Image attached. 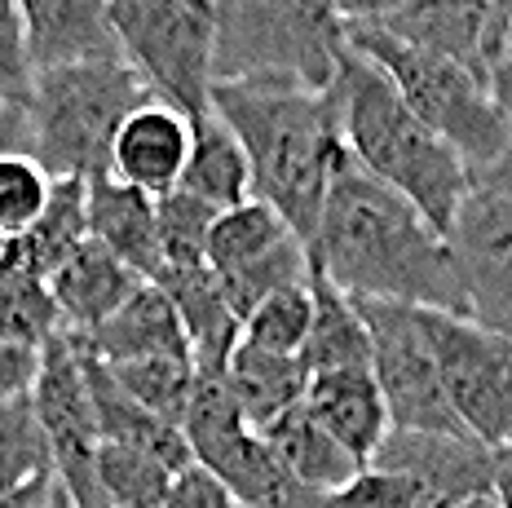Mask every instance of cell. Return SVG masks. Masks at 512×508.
Wrapping results in <instances>:
<instances>
[{
  "mask_svg": "<svg viewBox=\"0 0 512 508\" xmlns=\"http://www.w3.org/2000/svg\"><path fill=\"white\" fill-rule=\"evenodd\" d=\"M14 5L36 76L76 62L120 58L111 31V0H14Z\"/></svg>",
  "mask_w": 512,
  "mask_h": 508,
  "instance_id": "14",
  "label": "cell"
},
{
  "mask_svg": "<svg viewBox=\"0 0 512 508\" xmlns=\"http://www.w3.org/2000/svg\"><path fill=\"white\" fill-rule=\"evenodd\" d=\"M89 239H98L106 252H115L146 283H155L159 270H164L155 199L115 182L111 173L89 182Z\"/></svg>",
  "mask_w": 512,
  "mask_h": 508,
  "instance_id": "19",
  "label": "cell"
},
{
  "mask_svg": "<svg viewBox=\"0 0 512 508\" xmlns=\"http://www.w3.org/2000/svg\"><path fill=\"white\" fill-rule=\"evenodd\" d=\"M84 239H89V182H80V177H53L45 213L36 217V226L23 239H9V252H14L18 266L49 279Z\"/></svg>",
  "mask_w": 512,
  "mask_h": 508,
  "instance_id": "26",
  "label": "cell"
},
{
  "mask_svg": "<svg viewBox=\"0 0 512 508\" xmlns=\"http://www.w3.org/2000/svg\"><path fill=\"white\" fill-rule=\"evenodd\" d=\"M477 190H495V195H508L512 199V142L504 146V155H499L495 164L486 168L482 177H473Z\"/></svg>",
  "mask_w": 512,
  "mask_h": 508,
  "instance_id": "43",
  "label": "cell"
},
{
  "mask_svg": "<svg viewBox=\"0 0 512 508\" xmlns=\"http://www.w3.org/2000/svg\"><path fill=\"white\" fill-rule=\"evenodd\" d=\"M14 151L31 155L27 111H9V107H0V155H14Z\"/></svg>",
  "mask_w": 512,
  "mask_h": 508,
  "instance_id": "42",
  "label": "cell"
},
{
  "mask_svg": "<svg viewBox=\"0 0 512 508\" xmlns=\"http://www.w3.org/2000/svg\"><path fill=\"white\" fill-rule=\"evenodd\" d=\"M349 49L367 58L398 89L415 120L442 137L473 177H482L504 155V146L512 142V120L486 93L477 71L402 45V40L384 36L380 27H349Z\"/></svg>",
  "mask_w": 512,
  "mask_h": 508,
  "instance_id": "6",
  "label": "cell"
},
{
  "mask_svg": "<svg viewBox=\"0 0 512 508\" xmlns=\"http://www.w3.org/2000/svg\"><path fill=\"white\" fill-rule=\"evenodd\" d=\"M159 288L173 301L181 332H186L190 358H195L199 376H221L230 363V354L243 341V319L230 310L226 292H221L217 274L208 266L195 270H164L159 274Z\"/></svg>",
  "mask_w": 512,
  "mask_h": 508,
  "instance_id": "18",
  "label": "cell"
},
{
  "mask_svg": "<svg viewBox=\"0 0 512 508\" xmlns=\"http://www.w3.org/2000/svg\"><path fill=\"white\" fill-rule=\"evenodd\" d=\"M106 372L120 380V389L133 402H142L151 416L168 420L181 429V416L190 407V389H195V363L190 358H142V363H106Z\"/></svg>",
  "mask_w": 512,
  "mask_h": 508,
  "instance_id": "29",
  "label": "cell"
},
{
  "mask_svg": "<svg viewBox=\"0 0 512 508\" xmlns=\"http://www.w3.org/2000/svg\"><path fill=\"white\" fill-rule=\"evenodd\" d=\"M71 508H76V504H71Z\"/></svg>",
  "mask_w": 512,
  "mask_h": 508,
  "instance_id": "47",
  "label": "cell"
},
{
  "mask_svg": "<svg viewBox=\"0 0 512 508\" xmlns=\"http://www.w3.org/2000/svg\"><path fill=\"white\" fill-rule=\"evenodd\" d=\"M407 0H332V9L345 18L349 27H376L384 18H393Z\"/></svg>",
  "mask_w": 512,
  "mask_h": 508,
  "instance_id": "41",
  "label": "cell"
},
{
  "mask_svg": "<svg viewBox=\"0 0 512 508\" xmlns=\"http://www.w3.org/2000/svg\"><path fill=\"white\" fill-rule=\"evenodd\" d=\"M376 469L402 473L420 486L424 508H460L473 495L495 491L499 455L468 433H393L376 451Z\"/></svg>",
  "mask_w": 512,
  "mask_h": 508,
  "instance_id": "12",
  "label": "cell"
},
{
  "mask_svg": "<svg viewBox=\"0 0 512 508\" xmlns=\"http://www.w3.org/2000/svg\"><path fill=\"white\" fill-rule=\"evenodd\" d=\"M221 380H226V389H230L234 407H239V416L248 420L256 433L270 429L274 420H283L292 407H301L305 385H309L301 358L265 354V349H252L243 341L230 354Z\"/></svg>",
  "mask_w": 512,
  "mask_h": 508,
  "instance_id": "23",
  "label": "cell"
},
{
  "mask_svg": "<svg viewBox=\"0 0 512 508\" xmlns=\"http://www.w3.org/2000/svg\"><path fill=\"white\" fill-rule=\"evenodd\" d=\"M460 261L468 319L512 345V199L495 190H468L451 226Z\"/></svg>",
  "mask_w": 512,
  "mask_h": 508,
  "instance_id": "11",
  "label": "cell"
},
{
  "mask_svg": "<svg viewBox=\"0 0 512 508\" xmlns=\"http://www.w3.org/2000/svg\"><path fill=\"white\" fill-rule=\"evenodd\" d=\"M53 177L36 164V155H0V239H23L49 204Z\"/></svg>",
  "mask_w": 512,
  "mask_h": 508,
  "instance_id": "35",
  "label": "cell"
},
{
  "mask_svg": "<svg viewBox=\"0 0 512 508\" xmlns=\"http://www.w3.org/2000/svg\"><path fill=\"white\" fill-rule=\"evenodd\" d=\"M212 111L248 155L252 199L270 204L309 243L332 173L349 155L336 84L327 93L283 84H212Z\"/></svg>",
  "mask_w": 512,
  "mask_h": 508,
  "instance_id": "2",
  "label": "cell"
},
{
  "mask_svg": "<svg viewBox=\"0 0 512 508\" xmlns=\"http://www.w3.org/2000/svg\"><path fill=\"white\" fill-rule=\"evenodd\" d=\"M142 102L151 89L124 58L40 71L27 102L31 155L49 177H106L115 133Z\"/></svg>",
  "mask_w": 512,
  "mask_h": 508,
  "instance_id": "5",
  "label": "cell"
},
{
  "mask_svg": "<svg viewBox=\"0 0 512 508\" xmlns=\"http://www.w3.org/2000/svg\"><path fill=\"white\" fill-rule=\"evenodd\" d=\"M442 389L468 438L490 451L512 447V345L460 314L424 310Z\"/></svg>",
  "mask_w": 512,
  "mask_h": 508,
  "instance_id": "9",
  "label": "cell"
},
{
  "mask_svg": "<svg viewBox=\"0 0 512 508\" xmlns=\"http://www.w3.org/2000/svg\"><path fill=\"white\" fill-rule=\"evenodd\" d=\"M36 376H40V349L0 341V402L31 398Z\"/></svg>",
  "mask_w": 512,
  "mask_h": 508,
  "instance_id": "39",
  "label": "cell"
},
{
  "mask_svg": "<svg viewBox=\"0 0 512 508\" xmlns=\"http://www.w3.org/2000/svg\"><path fill=\"white\" fill-rule=\"evenodd\" d=\"M0 508H71V495L62 491V482L53 473H40V478L0 495Z\"/></svg>",
  "mask_w": 512,
  "mask_h": 508,
  "instance_id": "40",
  "label": "cell"
},
{
  "mask_svg": "<svg viewBox=\"0 0 512 508\" xmlns=\"http://www.w3.org/2000/svg\"><path fill=\"white\" fill-rule=\"evenodd\" d=\"M490 5H495V0H407L398 14L384 18L376 27L411 49H424V54L451 58V62H460V67L477 71Z\"/></svg>",
  "mask_w": 512,
  "mask_h": 508,
  "instance_id": "21",
  "label": "cell"
},
{
  "mask_svg": "<svg viewBox=\"0 0 512 508\" xmlns=\"http://www.w3.org/2000/svg\"><path fill=\"white\" fill-rule=\"evenodd\" d=\"M309 296H314V327H309V341L301 349L305 376L371 367V336H367V323H362L354 296L332 288L318 270L309 279Z\"/></svg>",
  "mask_w": 512,
  "mask_h": 508,
  "instance_id": "25",
  "label": "cell"
},
{
  "mask_svg": "<svg viewBox=\"0 0 512 508\" xmlns=\"http://www.w3.org/2000/svg\"><path fill=\"white\" fill-rule=\"evenodd\" d=\"M53 336H62V319L49 296V283L18 266L14 252L5 248L0 257V341L45 349Z\"/></svg>",
  "mask_w": 512,
  "mask_h": 508,
  "instance_id": "28",
  "label": "cell"
},
{
  "mask_svg": "<svg viewBox=\"0 0 512 508\" xmlns=\"http://www.w3.org/2000/svg\"><path fill=\"white\" fill-rule=\"evenodd\" d=\"M314 279V261H309V243L305 239H287L283 248H274L270 257L252 261L248 270L239 274H226L221 283V292H226L230 310L239 314V319H248L256 305H265L270 296H279L287 288H305V283Z\"/></svg>",
  "mask_w": 512,
  "mask_h": 508,
  "instance_id": "30",
  "label": "cell"
},
{
  "mask_svg": "<svg viewBox=\"0 0 512 508\" xmlns=\"http://www.w3.org/2000/svg\"><path fill=\"white\" fill-rule=\"evenodd\" d=\"M336 102L340 133H345L354 164L376 177L380 186L411 199L437 235L451 239L460 204L473 190V173L464 168L460 155L433 129H424L407 102L398 98V89L354 49L340 62Z\"/></svg>",
  "mask_w": 512,
  "mask_h": 508,
  "instance_id": "3",
  "label": "cell"
},
{
  "mask_svg": "<svg viewBox=\"0 0 512 508\" xmlns=\"http://www.w3.org/2000/svg\"><path fill=\"white\" fill-rule=\"evenodd\" d=\"M460 508H504V504H499L495 491H486V495H473V500H464Z\"/></svg>",
  "mask_w": 512,
  "mask_h": 508,
  "instance_id": "45",
  "label": "cell"
},
{
  "mask_svg": "<svg viewBox=\"0 0 512 508\" xmlns=\"http://www.w3.org/2000/svg\"><path fill=\"white\" fill-rule=\"evenodd\" d=\"M84 380H89V398H93V411H98L102 442H120V447L146 451L151 460L164 464L173 478L181 469L195 464V451H190L186 433H181L177 425H168V420L151 416L142 402L128 398L120 389V380L106 372V363H98L93 354H84Z\"/></svg>",
  "mask_w": 512,
  "mask_h": 508,
  "instance_id": "20",
  "label": "cell"
},
{
  "mask_svg": "<svg viewBox=\"0 0 512 508\" xmlns=\"http://www.w3.org/2000/svg\"><path fill=\"white\" fill-rule=\"evenodd\" d=\"M98 486L106 508H164L173 473L146 451L102 442L98 451Z\"/></svg>",
  "mask_w": 512,
  "mask_h": 508,
  "instance_id": "31",
  "label": "cell"
},
{
  "mask_svg": "<svg viewBox=\"0 0 512 508\" xmlns=\"http://www.w3.org/2000/svg\"><path fill=\"white\" fill-rule=\"evenodd\" d=\"M261 438H265V447L274 451V460L283 464L292 486L305 495H332L345 482H354V473L362 469L354 455L309 416L305 402L287 411L283 420H274L270 429H261Z\"/></svg>",
  "mask_w": 512,
  "mask_h": 508,
  "instance_id": "22",
  "label": "cell"
},
{
  "mask_svg": "<svg viewBox=\"0 0 512 508\" xmlns=\"http://www.w3.org/2000/svg\"><path fill=\"white\" fill-rule=\"evenodd\" d=\"M371 336V376H376L393 433H464L442 389V372L424 332L420 305L354 301Z\"/></svg>",
  "mask_w": 512,
  "mask_h": 508,
  "instance_id": "8",
  "label": "cell"
},
{
  "mask_svg": "<svg viewBox=\"0 0 512 508\" xmlns=\"http://www.w3.org/2000/svg\"><path fill=\"white\" fill-rule=\"evenodd\" d=\"M98 363H142V358H190L186 332L159 283H142L98 332L71 336ZM195 363V358H190Z\"/></svg>",
  "mask_w": 512,
  "mask_h": 508,
  "instance_id": "17",
  "label": "cell"
},
{
  "mask_svg": "<svg viewBox=\"0 0 512 508\" xmlns=\"http://www.w3.org/2000/svg\"><path fill=\"white\" fill-rule=\"evenodd\" d=\"M164 508H239V500H234L230 486L217 473H208L204 464H190L168 486Z\"/></svg>",
  "mask_w": 512,
  "mask_h": 508,
  "instance_id": "38",
  "label": "cell"
},
{
  "mask_svg": "<svg viewBox=\"0 0 512 508\" xmlns=\"http://www.w3.org/2000/svg\"><path fill=\"white\" fill-rule=\"evenodd\" d=\"M499 455V464H495V495H499V504L512 508V447L504 451H495Z\"/></svg>",
  "mask_w": 512,
  "mask_h": 508,
  "instance_id": "44",
  "label": "cell"
},
{
  "mask_svg": "<svg viewBox=\"0 0 512 508\" xmlns=\"http://www.w3.org/2000/svg\"><path fill=\"white\" fill-rule=\"evenodd\" d=\"M31 411H36L40 433L49 442L53 478L62 482L71 504L106 508L102 486H98L102 429L89 398V380H84V354L67 332L53 336L40 349V376H36V389H31Z\"/></svg>",
  "mask_w": 512,
  "mask_h": 508,
  "instance_id": "10",
  "label": "cell"
},
{
  "mask_svg": "<svg viewBox=\"0 0 512 508\" xmlns=\"http://www.w3.org/2000/svg\"><path fill=\"white\" fill-rule=\"evenodd\" d=\"M31 89H36V67L27 58L23 18L14 0H0V107L27 111Z\"/></svg>",
  "mask_w": 512,
  "mask_h": 508,
  "instance_id": "37",
  "label": "cell"
},
{
  "mask_svg": "<svg viewBox=\"0 0 512 508\" xmlns=\"http://www.w3.org/2000/svg\"><path fill=\"white\" fill-rule=\"evenodd\" d=\"M177 190L186 195L204 199L208 208L226 213V208L252 199V168H248V155H243L239 137L226 129L217 111H204L195 115V137H190V160H186V173H181Z\"/></svg>",
  "mask_w": 512,
  "mask_h": 508,
  "instance_id": "24",
  "label": "cell"
},
{
  "mask_svg": "<svg viewBox=\"0 0 512 508\" xmlns=\"http://www.w3.org/2000/svg\"><path fill=\"white\" fill-rule=\"evenodd\" d=\"M301 402L362 469L376 460V451L389 438V407H384V394H380L376 376H371V367L309 376Z\"/></svg>",
  "mask_w": 512,
  "mask_h": 508,
  "instance_id": "16",
  "label": "cell"
},
{
  "mask_svg": "<svg viewBox=\"0 0 512 508\" xmlns=\"http://www.w3.org/2000/svg\"><path fill=\"white\" fill-rule=\"evenodd\" d=\"M40 473H53V460L31 398L0 402V495L40 478Z\"/></svg>",
  "mask_w": 512,
  "mask_h": 508,
  "instance_id": "34",
  "label": "cell"
},
{
  "mask_svg": "<svg viewBox=\"0 0 512 508\" xmlns=\"http://www.w3.org/2000/svg\"><path fill=\"white\" fill-rule=\"evenodd\" d=\"M155 217H159V257H164V270L208 266L204 257H208V235H212V221H217V208H208L204 199L186 195V190H173V195L155 199Z\"/></svg>",
  "mask_w": 512,
  "mask_h": 508,
  "instance_id": "32",
  "label": "cell"
},
{
  "mask_svg": "<svg viewBox=\"0 0 512 508\" xmlns=\"http://www.w3.org/2000/svg\"><path fill=\"white\" fill-rule=\"evenodd\" d=\"M212 84H283L327 93L349 54L332 0H212Z\"/></svg>",
  "mask_w": 512,
  "mask_h": 508,
  "instance_id": "4",
  "label": "cell"
},
{
  "mask_svg": "<svg viewBox=\"0 0 512 508\" xmlns=\"http://www.w3.org/2000/svg\"><path fill=\"white\" fill-rule=\"evenodd\" d=\"M45 283H49L53 305H58L62 332L89 336V332H98L146 279L128 270L115 252H106L98 239H84Z\"/></svg>",
  "mask_w": 512,
  "mask_h": 508,
  "instance_id": "15",
  "label": "cell"
},
{
  "mask_svg": "<svg viewBox=\"0 0 512 508\" xmlns=\"http://www.w3.org/2000/svg\"><path fill=\"white\" fill-rule=\"evenodd\" d=\"M5 248H9V239H0V257H5Z\"/></svg>",
  "mask_w": 512,
  "mask_h": 508,
  "instance_id": "46",
  "label": "cell"
},
{
  "mask_svg": "<svg viewBox=\"0 0 512 508\" xmlns=\"http://www.w3.org/2000/svg\"><path fill=\"white\" fill-rule=\"evenodd\" d=\"M287 239H301V235H296L270 204H261V199H243V204L217 213L204 261L217 279H226V274H239V270H248L252 261L270 257V252L283 248Z\"/></svg>",
  "mask_w": 512,
  "mask_h": 508,
  "instance_id": "27",
  "label": "cell"
},
{
  "mask_svg": "<svg viewBox=\"0 0 512 508\" xmlns=\"http://www.w3.org/2000/svg\"><path fill=\"white\" fill-rule=\"evenodd\" d=\"M309 327H314V296H309V283H305V288H287L279 296H270L265 305H256L243 319V345L265 349V354L301 358Z\"/></svg>",
  "mask_w": 512,
  "mask_h": 508,
  "instance_id": "33",
  "label": "cell"
},
{
  "mask_svg": "<svg viewBox=\"0 0 512 508\" xmlns=\"http://www.w3.org/2000/svg\"><path fill=\"white\" fill-rule=\"evenodd\" d=\"M111 31L151 98L190 120L212 107V0H111Z\"/></svg>",
  "mask_w": 512,
  "mask_h": 508,
  "instance_id": "7",
  "label": "cell"
},
{
  "mask_svg": "<svg viewBox=\"0 0 512 508\" xmlns=\"http://www.w3.org/2000/svg\"><path fill=\"white\" fill-rule=\"evenodd\" d=\"M190 137H195V120L186 111L151 98L120 124V133L111 142V168L106 173L115 182L142 190V195L164 199V195H173L181 173H186Z\"/></svg>",
  "mask_w": 512,
  "mask_h": 508,
  "instance_id": "13",
  "label": "cell"
},
{
  "mask_svg": "<svg viewBox=\"0 0 512 508\" xmlns=\"http://www.w3.org/2000/svg\"><path fill=\"white\" fill-rule=\"evenodd\" d=\"M301 508H424V495L420 486L402 473H389V469H367L354 473V482H345L340 491L332 495H305Z\"/></svg>",
  "mask_w": 512,
  "mask_h": 508,
  "instance_id": "36",
  "label": "cell"
},
{
  "mask_svg": "<svg viewBox=\"0 0 512 508\" xmlns=\"http://www.w3.org/2000/svg\"><path fill=\"white\" fill-rule=\"evenodd\" d=\"M309 261L354 301H398L468 319L451 239L437 235L411 199L362 173L354 155H345L332 173Z\"/></svg>",
  "mask_w": 512,
  "mask_h": 508,
  "instance_id": "1",
  "label": "cell"
}]
</instances>
